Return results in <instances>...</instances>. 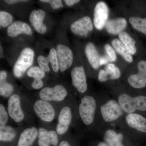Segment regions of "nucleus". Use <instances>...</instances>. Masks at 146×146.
Segmentation results:
<instances>
[{
    "label": "nucleus",
    "mask_w": 146,
    "mask_h": 146,
    "mask_svg": "<svg viewBox=\"0 0 146 146\" xmlns=\"http://www.w3.org/2000/svg\"><path fill=\"white\" fill-rule=\"evenodd\" d=\"M117 101L126 114L146 110V97L145 96L133 97L123 93L118 96Z\"/></svg>",
    "instance_id": "f257e3e1"
},
{
    "label": "nucleus",
    "mask_w": 146,
    "mask_h": 146,
    "mask_svg": "<svg viewBox=\"0 0 146 146\" xmlns=\"http://www.w3.org/2000/svg\"><path fill=\"white\" fill-rule=\"evenodd\" d=\"M97 102L91 96H84L81 99L78 107V112L82 121L85 125L93 124L96 114Z\"/></svg>",
    "instance_id": "f03ea898"
},
{
    "label": "nucleus",
    "mask_w": 146,
    "mask_h": 146,
    "mask_svg": "<svg viewBox=\"0 0 146 146\" xmlns=\"http://www.w3.org/2000/svg\"><path fill=\"white\" fill-rule=\"evenodd\" d=\"M100 113L104 121L112 123L117 121L124 114L117 100L109 99L100 107Z\"/></svg>",
    "instance_id": "7ed1b4c3"
},
{
    "label": "nucleus",
    "mask_w": 146,
    "mask_h": 146,
    "mask_svg": "<svg viewBox=\"0 0 146 146\" xmlns=\"http://www.w3.org/2000/svg\"><path fill=\"white\" fill-rule=\"evenodd\" d=\"M34 57V51L30 48H25L22 51L13 67V74L16 77L20 78L23 76L32 65Z\"/></svg>",
    "instance_id": "20e7f679"
},
{
    "label": "nucleus",
    "mask_w": 146,
    "mask_h": 146,
    "mask_svg": "<svg viewBox=\"0 0 146 146\" xmlns=\"http://www.w3.org/2000/svg\"><path fill=\"white\" fill-rule=\"evenodd\" d=\"M103 141L109 146H135L133 138L113 129H108L103 134Z\"/></svg>",
    "instance_id": "39448f33"
},
{
    "label": "nucleus",
    "mask_w": 146,
    "mask_h": 146,
    "mask_svg": "<svg viewBox=\"0 0 146 146\" xmlns=\"http://www.w3.org/2000/svg\"><path fill=\"white\" fill-rule=\"evenodd\" d=\"M33 109L37 117L43 121L51 122L54 120L55 111L50 102L37 100L33 105Z\"/></svg>",
    "instance_id": "423d86ee"
},
{
    "label": "nucleus",
    "mask_w": 146,
    "mask_h": 146,
    "mask_svg": "<svg viewBox=\"0 0 146 146\" xmlns=\"http://www.w3.org/2000/svg\"><path fill=\"white\" fill-rule=\"evenodd\" d=\"M67 95V90L60 84H57L53 87H45L41 90L39 94L41 99L49 102L62 101Z\"/></svg>",
    "instance_id": "0eeeda50"
},
{
    "label": "nucleus",
    "mask_w": 146,
    "mask_h": 146,
    "mask_svg": "<svg viewBox=\"0 0 146 146\" xmlns=\"http://www.w3.org/2000/svg\"><path fill=\"white\" fill-rule=\"evenodd\" d=\"M56 50L59 70L61 72H65L72 64L74 59L72 52L69 47L61 44L57 45Z\"/></svg>",
    "instance_id": "6e6552de"
},
{
    "label": "nucleus",
    "mask_w": 146,
    "mask_h": 146,
    "mask_svg": "<svg viewBox=\"0 0 146 146\" xmlns=\"http://www.w3.org/2000/svg\"><path fill=\"white\" fill-rule=\"evenodd\" d=\"M7 111L9 117L16 122H21L24 120L25 115L21 107V98L17 94H13L9 98Z\"/></svg>",
    "instance_id": "1a4fd4ad"
},
{
    "label": "nucleus",
    "mask_w": 146,
    "mask_h": 146,
    "mask_svg": "<svg viewBox=\"0 0 146 146\" xmlns=\"http://www.w3.org/2000/svg\"><path fill=\"white\" fill-rule=\"evenodd\" d=\"M71 76L73 86L79 93H85L88 86L86 74L83 67L79 66L73 68L71 71Z\"/></svg>",
    "instance_id": "9d476101"
},
{
    "label": "nucleus",
    "mask_w": 146,
    "mask_h": 146,
    "mask_svg": "<svg viewBox=\"0 0 146 146\" xmlns=\"http://www.w3.org/2000/svg\"><path fill=\"white\" fill-rule=\"evenodd\" d=\"M138 72L132 74L128 77L127 81L133 88L141 89L146 86V61L142 60L137 65Z\"/></svg>",
    "instance_id": "9b49d317"
},
{
    "label": "nucleus",
    "mask_w": 146,
    "mask_h": 146,
    "mask_svg": "<svg viewBox=\"0 0 146 146\" xmlns=\"http://www.w3.org/2000/svg\"><path fill=\"white\" fill-rule=\"evenodd\" d=\"M109 9L104 2H99L96 5L94 11V23L98 30L102 29L107 22Z\"/></svg>",
    "instance_id": "f8f14e48"
},
{
    "label": "nucleus",
    "mask_w": 146,
    "mask_h": 146,
    "mask_svg": "<svg viewBox=\"0 0 146 146\" xmlns=\"http://www.w3.org/2000/svg\"><path fill=\"white\" fill-rule=\"evenodd\" d=\"M94 29L93 22L89 16H85L77 20L72 23L71 31L79 36L86 37Z\"/></svg>",
    "instance_id": "ddd939ff"
},
{
    "label": "nucleus",
    "mask_w": 146,
    "mask_h": 146,
    "mask_svg": "<svg viewBox=\"0 0 146 146\" xmlns=\"http://www.w3.org/2000/svg\"><path fill=\"white\" fill-rule=\"evenodd\" d=\"M72 117L70 108L65 106L62 108L58 115L56 129L58 135H63L67 132L72 123Z\"/></svg>",
    "instance_id": "4468645a"
},
{
    "label": "nucleus",
    "mask_w": 146,
    "mask_h": 146,
    "mask_svg": "<svg viewBox=\"0 0 146 146\" xmlns=\"http://www.w3.org/2000/svg\"><path fill=\"white\" fill-rule=\"evenodd\" d=\"M58 134L56 131L44 128L38 129V145L39 146H58Z\"/></svg>",
    "instance_id": "2eb2a0df"
},
{
    "label": "nucleus",
    "mask_w": 146,
    "mask_h": 146,
    "mask_svg": "<svg viewBox=\"0 0 146 146\" xmlns=\"http://www.w3.org/2000/svg\"><path fill=\"white\" fill-rule=\"evenodd\" d=\"M125 123L129 127L136 131L146 133V118L138 113L126 114Z\"/></svg>",
    "instance_id": "dca6fc26"
},
{
    "label": "nucleus",
    "mask_w": 146,
    "mask_h": 146,
    "mask_svg": "<svg viewBox=\"0 0 146 146\" xmlns=\"http://www.w3.org/2000/svg\"><path fill=\"white\" fill-rule=\"evenodd\" d=\"M45 16L46 13L41 9L33 11L30 15L29 20L32 25L41 34H44L47 31V27L43 23Z\"/></svg>",
    "instance_id": "f3484780"
},
{
    "label": "nucleus",
    "mask_w": 146,
    "mask_h": 146,
    "mask_svg": "<svg viewBox=\"0 0 146 146\" xmlns=\"http://www.w3.org/2000/svg\"><path fill=\"white\" fill-rule=\"evenodd\" d=\"M38 129L35 127L27 128L21 133L17 146H32L38 138Z\"/></svg>",
    "instance_id": "a211bd4d"
},
{
    "label": "nucleus",
    "mask_w": 146,
    "mask_h": 146,
    "mask_svg": "<svg viewBox=\"0 0 146 146\" xmlns=\"http://www.w3.org/2000/svg\"><path fill=\"white\" fill-rule=\"evenodd\" d=\"M7 33L9 36L14 37L21 34L31 36L32 31L27 24L22 21H17L8 27Z\"/></svg>",
    "instance_id": "6ab92c4d"
},
{
    "label": "nucleus",
    "mask_w": 146,
    "mask_h": 146,
    "mask_svg": "<svg viewBox=\"0 0 146 146\" xmlns=\"http://www.w3.org/2000/svg\"><path fill=\"white\" fill-rule=\"evenodd\" d=\"M127 25V22L125 18H119L107 21L105 27L108 33L115 35L122 32Z\"/></svg>",
    "instance_id": "aec40b11"
},
{
    "label": "nucleus",
    "mask_w": 146,
    "mask_h": 146,
    "mask_svg": "<svg viewBox=\"0 0 146 146\" xmlns=\"http://www.w3.org/2000/svg\"><path fill=\"white\" fill-rule=\"evenodd\" d=\"M85 53L91 67L95 70L98 69L100 66V57L96 48L93 43L89 42L86 45Z\"/></svg>",
    "instance_id": "412c9836"
},
{
    "label": "nucleus",
    "mask_w": 146,
    "mask_h": 146,
    "mask_svg": "<svg viewBox=\"0 0 146 146\" xmlns=\"http://www.w3.org/2000/svg\"><path fill=\"white\" fill-rule=\"evenodd\" d=\"M119 37L120 41L131 54L133 55L136 53L137 50L136 41L128 33L123 31L119 35Z\"/></svg>",
    "instance_id": "4be33fe9"
},
{
    "label": "nucleus",
    "mask_w": 146,
    "mask_h": 146,
    "mask_svg": "<svg viewBox=\"0 0 146 146\" xmlns=\"http://www.w3.org/2000/svg\"><path fill=\"white\" fill-rule=\"evenodd\" d=\"M112 45L114 49L118 54L121 55L125 60L129 63L133 62V58L132 55L129 52L123 44L119 39H115L112 40Z\"/></svg>",
    "instance_id": "5701e85b"
},
{
    "label": "nucleus",
    "mask_w": 146,
    "mask_h": 146,
    "mask_svg": "<svg viewBox=\"0 0 146 146\" xmlns=\"http://www.w3.org/2000/svg\"><path fill=\"white\" fill-rule=\"evenodd\" d=\"M16 136V131L9 125L0 126V141L3 142H11Z\"/></svg>",
    "instance_id": "b1692460"
},
{
    "label": "nucleus",
    "mask_w": 146,
    "mask_h": 146,
    "mask_svg": "<svg viewBox=\"0 0 146 146\" xmlns=\"http://www.w3.org/2000/svg\"><path fill=\"white\" fill-rule=\"evenodd\" d=\"M129 21L134 29L146 35V18L132 17L129 18Z\"/></svg>",
    "instance_id": "393cba45"
},
{
    "label": "nucleus",
    "mask_w": 146,
    "mask_h": 146,
    "mask_svg": "<svg viewBox=\"0 0 146 146\" xmlns=\"http://www.w3.org/2000/svg\"><path fill=\"white\" fill-rule=\"evenodd\" d=\"M105 70L109 77V80H115L121 77V71L115 64L109 63L106 67Z\"/></svg>",
    "instance_id": "a878e982"
},
{
    "label": "nucleus",
    "mask_w": 146,
    "mask_h": 146,
    "mask_svg": "<svg viewBox=\"0 0 146 146\" xmlns=\"http://www.w3.org/2000/svg\"><path fill=\"white\" fill-rule=\"evenodd\" d=\"M27 75L29 77L32 78L34 79H42L44 77L45 73L40 67L34 66L29 69Z\"/></svg>",
    "instance_id": "bb28decb"
},
{
    "label": "nucleus",
    "mask_w": 146,
    "mask_h": 146,
    "mask_svg": "<svg viewBox=\"0 0 146 146\" xmlns=\"http://www.w3.org/2000/svg\"><path fill=\"white\" fill-rule=\"evenodd\" d=\"M48 58L49 62L51 65L53 70L55 72L57 73L59 69L58 62L56 50L53 48H52L50 50Z\"/></svg>",
    "instance_id": "cd10ccee"
},
{
    "label": "nucleus",
    "mask_w": 146,
    "mask_h": 146,
    "mask_svg": "<svg viewBox=\"0 0 146 146\" xmlns=\"http://www.w3.org/2000/svg\"><path fill=\"white\" fill-rule=\"evenodd\" d=\"M12 15L6 11H0V25L3 27L10 25L13 21Z\"/></svg>",
    "instance_id": "c85d7f7f"
},
{
    "label": "nucleus",
    "mask_w": 146,
    "mask_h": 146,
    "mask_svg": "<svg viewBox=\"0 0 146 146\" xmlns=\"http://www.w3.org/2000/svg\"><path fill=\"white\" fill-rule=\"evenodd\" d=\"M37 60L39 67L43 71L46 72H50V70L48 65L49 62L48 57H46L42 55L39 56L37 58Z\"/></svg>",
    "instance_id": "c756f323"
},
{
    "label": "nucleus",
    "mask_w": 146,
    "mask_h": 146,
    "mask_svg": "<svg viewBox=\"0 0 146 146\" xmlns=\"http://www.w3.org/2000/svg\"><path fill=\"white\" fill-rule=\"evenodd\" d=\"M9 114L2 104H0V126L6 125L9 120Z\"/></svg>",
    "instance_id": "7c9ffc66"
},
{
    "label": "nucleus",
    "mask_w": 146,
    "mask_h": 146,
    "mask_svg": "<svg viewBox=\"0 0 146 146\" xmlns=\"http://www.w3.org/2000/svg\"><path fill=\"white\" fill-rule=\"evenodd\" d=\"M104 48L110 61L114 62L116 61L117 56L115 49L108 44H106L105 45Z\"/></svg>",
    "instance_id": "2f4dec72"
},
{
    "label": "nucleus",
    "mask_w": 146,
    "mask_h": 146,
    "mask_svg": "<svg viewBox=\"0 0 146 146\" xmlns=\"http://www.w3.org/2000/svg\"><path fill=\"white\" fill-rule=\"evenodd\" d=\"M1 87H2L5 91V97H8L12 94L13 91V86L11 84L6 81L1 83Z\"/></svg>",
    "instance_id": "473e14b6"
},
{
    "label": "nucleus",
    "mask_w": 146,
    "mask_h": 146,
    "mask_svg": "<svg viewBox=\"0 0 146 146\" xmlns=\"http://www.w3.org/2000/svg\"><path fill=\"white\" fill-rule=\"evenodd\" d=\"M40 1L48 3L54 9H57L63 7L62 1L60 0H41Z\"/></svg>",
    "instance_id": "72a5a7b5"
},
{
    "label": "nucleus",
    "mask_w": 146,
    "mask_h": 146,
    "mask_svg": "<svg viewBox=\"0 0 146 146\" xmlns=\"http://www.w3.org/2000/svg\"><path fill=\"white\" fill-rule=\"evenodd\" d=\"M98 79L101 82H105L109 80V77L105 70H100L98 74Z\"/></svg>",
    "instance_id": "f704fd0d"
},
{
    "label": "nucleus",
    "mask_w": 146,
    "mask_h": 146,
    "mask_svg": "<svg viewBox=\"0 0 146 146\" xmlns=\"http://www.w3.org/2000/svg\"><path fill=\"white\" fill-rule=\"evenodd\" d=\"M44 85V82L42 79H34L31 86L32 88L35 89H39L42 88Z\"/></svg>",
    "instance_id": "c9c22d12"
},
{
    "label": "nucleus",
    "mask_w": 146,
    "mask_h": 146,
    "mask_svg": "<svg viewBox=\"0 0 146 146\" xmlns=\"http://www.w3.org/2000/svg\"><path fill=\"white\" fill-rule=\"evenodd\" d=\"M109 61H110L109 58L107 55L104 56L100 57V66L105 65L108 63Z\"/></svg>",
    "instance_id": "e433bc0d"
},
{
    "label": "nucleus",
    "mask_w": 146,
    "mask_h": 146,
    "mask_svg": "<svg viewBox=\"0 0 146 146\" xmlns=\"http://www.w3.org/2000/svg\"><path fill=\"white\" fill-rule=\"evenodd\" d=\"M7 77V73L5 71H1L0 72V83L5 81Z\"/></svg>",
    "instance_id": "4c0bfd02"
},
{
    "label": "nucleus",
    "mask_w": 146,
    "mask_h": 146,
    "mask_svg": "<svg viewBox=\"0 0 146 146\" xmlns=\"http://www.w3.org/2000/svg\"><path fill=\"white\" fill-rule=\"evenodd\" d=\"M28 1L25 0H6L5 2L9 5L14 4L18 3L27 2Z\"/></svg>",
    "instance_id": "58836bf2"
},
{
    "label": "nucleus",
    "mask_w": 146,
    "mask_h": 146,
    "mask_svg": "<svg viewBox=\"0 0 146 146\" xmlns=\"http://www.w3.org/2000/svg\"><path fill=\"white\" fill-rule=\"evenodd\" d=\"M64 1L67 5L71 7L79 2L80 1L79 0H65Z\"/></svg>",
    "instance_id": "ea45409f"
},
{
    "label": "nucleus",
    "mask_w": 146,
    "mask_h": 146,
    "mask_svg": "<svg viewBox=\"0 0 146 146\" xmlns=\"http://www.w3.org/2000/svg\"><path fill=\"white\" fill-rule=\"evenodd\" d=\"M92 146H109L105 142L103 141H97L94 142Z\"/></svg>",
    "instance_id": "a19ab883"
},
{
    "label": "nucleus",
    "mask_w": 146,
    "mask_h": 146,
    "mask_svg": "<svg viewBox=\"0 0 146 146\" xmlns=\"http://www.w3.org/2000/svg\"><path fill=\"white\" fill-rule=\"evenodd\" d=\"M58 146H73L69 142L67 141H61L59 144Z\"/></svg>",
    "instance_id": "79ce46f5"
},
{
    "label": "nucleus",
    "mask_w": 146,
    "mask_h": 146,
    "mask_svg": "<svg viewBox=\"0 0 146 146\" xmlns=\"http://www.w3.org/2000/svg\"><path fill=\"white\" fill-rule=\"evenodd\" d=\"M0 95L1 96L3 97H4L5 95V91L2 87H1V86H0Z\"/></svg>",
    "instance_id": "37998d69"
},
{
    "label": "nucleus",
    "mask_w": 146,
    "mask_h": 146,
    "mask_svg": "<svg viewBox=\"0 0 146 146\" xmlns=\"http://www.w3.org/2000/svg\"><path fill=\"white\" fill-rule=\"evenodd\" d=\"M0 47H1V48H1V51H1V58L4 57V56L3 55V48L1 46Z\"/></svg>",
    "instance_id": "c03bdc74"
}]
</instances>
